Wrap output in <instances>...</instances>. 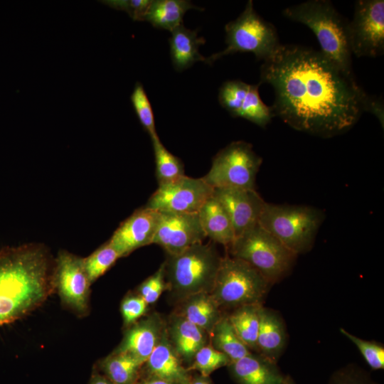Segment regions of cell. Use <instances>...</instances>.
Returning <instances> with one entry per match:
<instances>
[{
  "mask_svg": "<svg viewBox=\"0 0 384 384\" xmlns=\"http://www.w3.org/2000/svg\"><path fill=\"white\" fill-rule=\"evenodd\" d=\"M228 248L230 256L248 263L272 285L290 272L297 256L259 223L236 237Z\"/></svg>",
  "mask_w": 384,
  "mask_h": 384,
  "instance_id": "cell-6",
  "label": "cell"
},
{
  "mask_svg": "<svg viewBox=\"0 0 384 384\" xmlns=\"http://www.w3.org/2000/svg\"><path fill=\"white\" fill-rule=\"evenodd\" d=\"M287 342L284 321L279 313L261 306L256 353L277 363Z\"/></svg>",
  "mask_w": 384,
  "mask_h": 384,
  "instance_id": "cell-20",
  "label": "cell"
},
{
  "mask_svg": "<svg viewBox=\"0 0 384 384\" xmlns=\"http://www.w3.org/2000/svg\"><path fill=\"white\" fill-rule=\"evenodd\" d=\"M324 220V213L311 206L265 202L258 223L298 255L311 249Z\"/></svg>",
  "mask_w": 384,
  "mask_h": 384,
  "instance_id": "cell-5",
  "label": "cell"
},
{
  "mask_svg": "<svg viewBox=\"0 0 384 384\" xmlns=\"http://www.w3.org/2000/svg\"><path fill=\"white\" fill-rule=\"evenodd\" d=\"M144 364L128 353L112 351L99 361L98 367L114 384H135Z\"/></svg>",
  "mask_w": 384,
  "mask_h": 384,
  "instance_id": "cell-25",
  "label": "cell"
},
{
  "mask_svg": "<svg viewBox=\"0 0 384 384\" xmlns=\"http://www.w3.org/2000/svg\"><path fill=\"white\" fill-rule=\"evenodd\" d=\"M328 384H378L363 368L356 364L346 365L331 375Z\"/></svg>",
  "mask_w": 384,
  "mask_h": 384,
  "instance_id": "cell-37",
  "label": "cell"
},
{
  "mask_svg": "<svg viewBox=\"0 0 384 384\" xmlns=\"http://www.w3.org/2000/svg\"><path fill=\"white\" fill-rule=\"evenodd\" d=\"M152 0H111L105 1L109 6L126 11L134 21H144Z\"/></svg>",
  "mask_w": 384,
  "mask_h": 384,
  "instance_id": "cell-38",
  "label": "cell"
},
{
  "mask_svg": "<svg viewBox=\"0 0 384 384\" xmlns=\"http://www.w3.org/2000/svg\"><path fill=\"white\" fill-rule=\"evenodd\" d=\"M130 100L139 122L151 139L158 136L151 105L141 82L135 84Z\"/></svg>",
  "mask_w": 384,
  "mask_h": 384,
  "instance_id": "cell-33",
  "label": "cell"
},
{
  "mask_svg": "<svg viewBox=\"0 0 384 384\" xmlns=\"http://www.w3.org/2000/svg\"><path fill=\"white\" fill-rule=\"evenodd\" d=\"M221 260L213 245L203 242L167 255L164 262L166 290L177 304L192 294L210 293Z\"/></svg>",
  "mask_w": 384,
  "mask_h": 384,
  "instance_id": "cell-4",
  "label": "cell"
},
{
  "mask_svg": "<svg viewBox=\"0 0 384 384\" xmlns=\"http://www.w3.org/2000/svg\"><path fill=\"white\" fill-rule=\"evenodd\" d=\"M282 384H296V383L293 380V379L291 377L287 375Z\"/></svg>",
  "mask_w": 384,
  "mask_h": 384,
  "instance_id": "cell-42",
  "label": "cell"
},
{
  "mask_svg": "<svg viewBox=\"0 0 384 384\" xmlns=\"http://www.w3.org/2000/svg\"><path fill=\"white\" fill-rule=\"evenodd\" d=\"M171 344L166 330L159 343L144 363L149 376H154L173 384H191L188 370Z\"/></svg>",
  "mask_w": 384,
  "mask_h": 384,
  "instance_id": "cell-19",
  "label": "cell"
},
{
  "mask_svg": "<svg viewBox=\"0 0 384 384\" xmlns=\"http://www.w3.org/2000/svg\"><path fill=\"white\" fill-rule=\"evenodd\" d=\"M228 367L238 384H282L286 377L277 363L256 352L231 362Z\"/></svg>",
  "mask_w": 384,
  "mask_h": 384,
  "instance_id": "cell-18",
  "label": "cell"
},
{
  "mask_svg": "<svg viewBox=\"0 0 384 384\" xmlns=\"http://www.w3.org/2000/svg\"><path fill=\"white\" fill-rule=\"evenodd\" d=\"M351 50L358 58H375L384 53V1L358 0L348 21Z\"/></svg>",
  "mask_w": 384,
  "mask_h": 384,
  "instance_id": "cell-11",
  "label": "cell"
},
{
  "mask_svg": "<svg viewBox=\"0 0 384 384\" xmlns=\"http://www.w3.org/2000/svg\"><path fill=\"white\" fill-rule=\"evenodd\" d=\"M164 290H166V284L163 262L152 275L141 283L136 292L149 305L155 303Z\"/></svg>",
  "mask_w": 384,
  "mask_h": 384,
  "instance_id": "cell-36",
  "label": "cell"
},
{
  "mask_svg": "<svg viewBox=\"0 0 384 384\" xmlns=\"http://www.w3.org/2000/svg\"><path fill=\"white\" fill-rule=\"evenodd\" d=\"M166 324V319L156 312L144 315L125 329L113 352L128 353L144 363L163 336Z\"/></svg>",
  "mask_w": 384,
  "mask_h": 384,
  "instance_id": "cell-16",
  "label": "cell"
},
{
  "mask_svg": "<svg viewBox=\"0 0 384 384\" xmlns=\"http://www.w3.org/2000/svg\"><path fill=\"white\" fill-rule=\"evenodd\" d=\"M169 340L183 363L188 367L196 353L208 343V334L176 312L166 320Z\"/></svg>",
  "mask_w": 384,
  "mask_h": 384,
  "instance_id": "cell-17",
  "label": "cell"
},
{
  "mask_svg": "<svg viewBox=\"0 0 384 384\" xmlns=\"http://www.w3.org/2000/svg\"><path fill=\"white\" fill-rule=\"evenodd\" d=\"M213 195L227 212L235 238L258 223L265 201L255 189L217 188Z\"/></svg>",
  "mask_w": 384,
  "mask_h": 384,
  "instance_id": "cell-15",
  "label": "cell"
},
{
  "mask_svg": "<svg viewBox=\"0 0 384 384\" xmlns=\"http://www.w3.org/2000/svg\"><path fill=\"white\" fill-rule=\"evenodd\" d=\"M259 85H250L238 117L245 119L265 128L274 116L272 107L267 106L259 95Z\"/></svg>",
  "mask_w": 384,
  "mask_h": 384,
  "instance_id": "cell-29",
  "label": "cell"
},
{
  "mask_svg": "<svg viewBox=\"0 0 384 384\" xmlns=\"http://www.w3.org/2000/svg\"><path fill=\"white\" fill-rule=\"evenodd\" d=\"M262 304H249L238 307L228 315L236 334L252 351L256 352L260 326V311Z\"/></svg>",
  "mask_w": 384,
  "mask_h": 384,
  "instance_id": "cell-27",
  "label": "cell"
},
{
  "mask_svg": "<svg viewBox=\"0 0 384 384\" xmlns=\"http://www.w3.org/2000/svg\"><path fill=\"white\" fill-rule=\"evenodd\" d=\"M169 39L170 56L174 69L183 71L196 62L206 61L198 51L199 46L206 43L203 37H199L196 31L190 30L181 25L174 29Z\"/></svg>",
  "mask_w": 384,
  "mask_h": 384,
  "instance_id": "cell-22",
  "label": "cell"
},
{
  "mask_svg": "<svg viewBox=\"0 0 384 384\" xmlns=\"http://www.w3.org/2000/svg\"><path fill=\"white\" fill-rule=\"evenodd\" d=\"M261 83L274 92V116L293 129L330 138L357 123L363 112L383 127V100L369 95L354 75L340 69L319 50L281 44L260 67Z\"/></svg>",
  "mask_w": 384,
  "mask_h": 384,
  "instance_id": "cell-1",
  "label": "cell"
},
{
  "mask_svg": "<svg viewBox=\"0 0 384 384\" xmlns=\"http://www.w3.org/2000/svg\"><path fill=\"white\" fill-rule=\"evenodd\" d=\"M120 257L119 252L109 241L87 257H83V266L91 283L93 284L102 276Z\"/></svg>",
  "mask_w": 384,
  "mask_h": 384,
  "instance_id": "cell-30",
  "label": "cell"
},
{
  "mask_svg": "<svg viewBox=\"0 0 384 384\" xmlns=\"http://www.w3.org/2000/svg\"><path fill=\"white\" fill-rule=\"evenodd\" d=\"M148 306L137 292L126 294L120 304L124 327L126 329L130 326L143 317L146 314Z\"/></svg>",
  "mask_w": 384,
  "mask_h": 384,
  "instance_id": "cell-35",
  "label": "cell"
},
{
  "mask_svg": "<svg viewBox=\"0 0 384 384\" xmlns=\"http://www.w3.org/2000/svg\"><path fill=\"white\" fill-rule=\"evenodd\" d=\"M135 384H173L164 380L154 377L149 376L146 378H144L140 381H137Z\"/></svg>",
  "mask_w": 384,
  "mask_h": 384,
  "instance_id": "cell-40",
  "label": "cell"
},
{
  "mask_svg": "<svg viewBox=\"0 0 384 384\" xmlns=\"http://www.w3.org/2000/svg\"><path fill=\"white\" fill-rule=\"evenodd\" d=\"M272 284L246 262L230 255L222 257L211 292L219 307L235 309L262 304Z\"/></svg>",
  "mask_w": 384,
  "mask_h": 384,
  "instance_id": "cell-7",
  "label": "cell"
},
{
  "mask_svg": "<svg viewBox=\"0 0 384 384\" xmlns=\"http://www.w3.org/2000/svg\"><path fill=\"white\" fill-rule=\"evenodd\" d=\"M191 384H210V383L209 382L208 377L201 375L191 380Z\"/></svg>",
  "mask_w": 384,
  "mask_h": 384,
  "instance_id": "cell-41",
  "label": "cell"
},
{
  "mask_svg": "<svg viewBox=\"0 0 384 384\" xmlns=\"http://www.w3.org/2000/svg\"><path fill=\"white\" fill-rule=\"evenodd\" d=\"M54 288L62 305L78 317L90 312L92 283L85 270L82 257L67 250L58 252L54 264Z\"/></svg>",
  "mask_w": 384,
  "mask_h": 384,
  "instance_id": "cell-10",
  "label": "cell"
},
{
  "mask_svg": "<svg viewBox=\"0 0 384 384\" xmlns=\"http://www.w3.org/2000/svg\"><path fill=\"white\" fill-rule=\"evenodd\" d=\"M206 237L198 213L160 212L152 244L161 246L166 255H175L203 242Z\"/></svg>",
  "mask_w": 384,
  "mask_h": 384,
  "instance_id": "cell-13",
  "label": "cell"
},
{
  "mask_svg": "<svg viewBox=\"0 0 384 384\" xmlns=\"http://www.w3.org/2000/svg\"><path fill=\"white\" fill-rule=\"evenodd\" d=\"M289 19L309 27L320 45L319 50L347 74L354 75L348 38V21L327 0H310L283 11Z\"/></svg>",
  "mask_w": 384,
  "mask_h": 384,
  "instance_id": "cell-3",
  "label": "cell"
},
{
  "mask_svg": "<svg viewBox=\"0 0 384 384\" xmlns=\"http://www.w3.org/2000/svg\"><path fill=\"white\" fill-rule=\"evenodd\" d=\"M340 331L357 347L369 367L373 370L384 369V346L383 344L363 339L343 328L340 329Z\"/></svg>",
  "mask_w": 384,
  "mask_h": 384,
  "instance_id": "cell-34",
  "label": "cell"
},
{
  "mask_svg": "<svg viewBox=\"0 0 384 384\" xmlns=\"http://www.w3.org/2000/svg\"><path fill=\"white\" fill-rule=\"evenodd\" d=\"M54 264L41 243L0 250V326L25 317L55 292Z\"/></svg>",
  "mask_w": 384,
  "mask_h": 384,
  "instance_id": "cell-2",
  "label": "cell"
},
{
  "mask_svg": "<svg viewBox=\"0 0 384 384\" xmlns=\"http://www.w3.org/2000/svg\"><path fill=\"white\" fill-rule=\"evenodd\" d=\"M210 345L224 353L231 362L252 352L241 341L233 327L228 315L224 314L209 335Z\"/></svg>",
  "mask_w": 384,
  "mask_h": 384,
  "instance_id": "cell-26",
  "label": "cell"
},
{
  "mask_svg": "<svg viewBox=\"0 0 384 384\" xmlns=\"http://www.w3.org/2000/svg\"><path fill=\"white\" fill-rule=\"evenodd\" d=\"M230 363L227 356L214 348L209 343L196 353L192 363L187 369L196 370L201 375L208 377L215 370L228 366Z\"/></svg>",
  "mask_w": 384,
  "mask_h": 384,
  "instance_id": "cell-32",
  "label": "cell"
},
{
  "mask_svg": "<svg viewBox=\"0 0 384 384\" xmlns=\"http://www.w3.org/2000/svg\"><path fill=\"white\" fill-rule=\"evenodd\" d=\"M159 217L157 210L145 206L139 208L119 225L108 241L121 257L127 256L139 247L152 244Z\"/></svg>",
  "mask_w": 384,
  "mask_h": 384,
  "instance_id": "cell-14",
  "label": "cell"
},
{
  "mask_svg": "<svg viewBox=\"0 0 384 384\" xmlns=\"http://www.w3.org/2000/svg\"><path fill=\"white\" fill-rule=\"evenodd\" d=\"M214 188L203 178L186 175L169 183L159 184L145 207L159 212L198 213L213 195Z\"/></svg>",
  "mask_w": 384,
  "mask_h": 384,
  "instance_id": "cell-12",
  "label": "cell"
},
{
  "mask_svg": "<svg viewBox=\"0 0 384 384\" xmlns=\"http://www.w3.org/2000/svg\"><path fill=\"white\" fill-rule=\"evenodd\" d=\"M198 215L206 237L226 247L233 242L235 234L230 219L213 195L203 203Z\"/></svg>",
  "mask_w": 384,
  "mask_h": 384,
  "instance_id": "cell-23",
  "label": "cell"
},
{
  "mask_svg": "<svg viewBox=\"0 0 384 384\" xmlns=\"http://www.w3.org/2000/svg\"><path fill=\"white\" fill-rule=\"evenodd\" d=\"M190 9L203 10L186 0H152L144 21L171 32L183 24V17Z\"/></svg>",
  "mask_w": 384,
  "mask_h": 384,
  "instance_id": "cell-24",
  "label": "cell"
},
{
  "mask_svg": "<svg viewBox=\"0 0 384 384\" xmlns=\"http://www.w3.org/2000/svg\"><path fill=\"white\" fill-rule=\"evenodd\" d=\"M262 162L252 144L244 141L233 142L213 157L210 171L203 178L213 188L255 189Z\"/></svg>",
  "mask_w": 384,
  "mask_h": 384,
  "instance_id": "cell-9",
  "label": "cell"
},
{
  "mask_svg": "<svg viewBox=\"0 0 384 384\" xmlns=\"http://www.w3.org/2000/svg\"><path fill=\"white\" fill-rule=\"evenodd\" d=\"M225 30L227 47L206 58L207 64L238 52L252 53L257 60L264 61L281 46L275 27L256 12L252 0L235 20L225 25Z\"/></svg>",
  "mask_w": 384,
  "mask_h": 384,
  "instance_id": "cell-8",
  "label": "cell"
},
{
  "mask_svg": "<svg viewBox=\"0 0 384 384\" xmlns=\"http://www.w3.org/2000/svg\"><path fill=\"white\" fill-rule=\"evenodd\" d=\"M250 85L239 80L225 82L219 90L220 105L233 117H238Z\"/></svg>",
  "mask_w": 384,
  "mask_h": 384,
  "instance_id": "cell-31",
  "label": "cell"
},
{
  "mask_svg": "<svg viewBox=\"0 0 384 384\" xmlns=\"http://www.w3.org/2000/svg\"><path fill=\"white\" fill-rule=\"evenodd\" d=\"M90 384H114L105 375L99 373L97 371H94L92 374Z\"/></svg>",
  "mask_w": 384,
  "mask_h": 384,
  "instance_id": "cell-39",
  "label": "cell"
},
{
  "mask_svg": "<svg viewBox=\"0 0 384 384\" xmlns=\"http://www.w3.org/2000/svg\"><path fill=\"white\" fill-rule=\"evenodd\" d=\"M175 312L210 334L223 314L210 293L192 294L180 302Z\"/></svg>",
  "mask_w": 384,
  "mask_h": 384,
  "instance_id": "cell-21",
  "label": "cell"
},
{
  "mask_svg": "<svg viewBox=\"0 0 384 384\" xmlns=\"http://www.w3.org/2000/svg\"><path fill=\"white\" fill-rule=\"evenodd\" d=\"M156 161V175L159 185L174 181L184 176L181 160L163 145L159 136L151 138Z\"/></svg>",
  "mask_w": 384,
  "mask_h": 384,
  "instance_id": "cell-28",
  "label": "cell"
}]
</instances>
